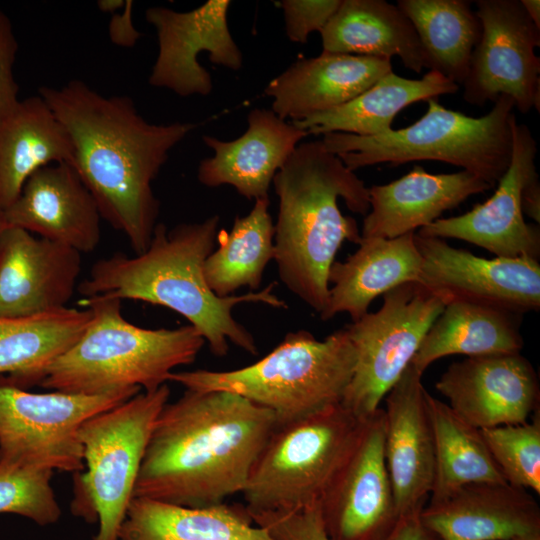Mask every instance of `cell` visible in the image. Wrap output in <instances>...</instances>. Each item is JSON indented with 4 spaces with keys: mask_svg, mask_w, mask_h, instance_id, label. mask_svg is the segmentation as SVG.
Instances as JSON below:
<instances>
[{
    "mask_svg": "<svg viewBox=\"0 0 540 540\" xmlns=\"http://www.w3.org/2000/svg\"><path fill=\"white\" fill-rule=\"evenodd\" d=\"M126 1L122 0H101L98 7L101 11L115 14L119 9L124 8Z\"/></svg>",
    "mask_w": 540,
    "mask_h": 540,
    "instance_id": "obj_44",
    "label": "cell"
},
{
    "mask_svg": "<svg viewBox=\"0 0 540 540\" xmlns=\"http://www.w3.org/2000/svg\"><path fill=\"white\" fill-rule=\"evenodd\" d=\"M391 71L386 58L322 51L297 59L264 93L277 116L297 122L351 101Z\"/></svg>",
    "mask_w": 540,
    "mask_h": 540,
    "instance_id": "obj_23",
    "label": "cell"
},
{
    "mask_svg": "<svg viewBox=\"0 0 540 540\" xmlns=\"http://www.w3.org/2000/svg\"><path fill=\"white\" fill-rule=\"evenodd\" d=\"M218 224L217 215L170 230L158 223L144 252L131 257L117 252L97 260L77 290L82 298L130 299L171 309L188 320L217 357L227 355L229 341L256 355L255 338L235 319L233 308L242 303L275 308H287V304L273 293L274 282L259 292L228 297L214 294L203 266L213 251Z\"/></svg>",
    "mask_w": 540,
    "mask_h": 540,
    "instance_id": "obj_3",
    "label": "cell"
},
{
    "mask_svg": "<svg viewBox=\"0 0 540 540\" xmlns=\"http://www.w3.org/2000/svg\"><path fill=\"white\" fill-rule=\"evenodd\" d=\"M121 300L82 298L92 319L78 340L51 361L36 385L52 391L100 395L139 388L153 391L176 367L193 363L204 339L191 325L147 329L130 323Z\"/></svg>",
    "mask_w": 540,
    "mask_h": 540,
    "instance_id": "obj_5",
    "label": "cell"
},
{
    "mask_svg": "<svg viewBox=\"0 0 540 540\" xmlns=\"http://www.w3.org/2000/svg\"><path fill=\"white\" fill-rule=\"evenodd\" d=\"M422 375L410 363L386 397L384 455L399 518L422 511L434 481V438Z\"/></svg>",
    "mask_w": 540,
    "mask_h": 540,
    "instance_id": "obj_19",
    "label": "cell"
},
{
    "mask_svg": "<svg viewBox=\"0 0 540 540\" xmlns=\"http://www.w3.org/2000/svg\"><path fill=\"white\" fill-rule=\"evenodd\" d=\"M131 8L132 2L126 1L124 13L113 14L109 31L112 41L117 45L132 46L141 37L133 26Z\"/></svg>",
    "mask_w": 540,
    "mask_h": 540,
    "instance_id": "obj_40",
    "label": "cell"
},
{
    "mask_svg": "<svg viewBox=\"0 0 540 540\" xmlns=\"http://www.w3.org/2000/svg\"><path fill=\"white\" fill-rule=\"evenodd\" d=\"M279 200L275 225L277 272L285 287L317 313L329 296L328 275L344 241L359 244L353 213L370 209L369 188L322 140L301 142L273 179Z\"/></svg>",
    "mask_w": 540,
    "mask_h": 540,
    "instance_id": "obj_4",
    "label": "cell"
},
{
    "mask_svg": "<svg viewBox=\"0 0 540 540\" xmlns=\"http://www.w3.org/2000/svg\"><path fill=\"white\" fill-rule=\"evenodd\" d=\"M341 0H282L285 32L290 41L305 44L312 32H321Z\"/></svg>",
    "mask_w": 540,
    "mask_h": 540,
    "instance_id": "obj_38",
    "label": "cell"
},
{
    "mask_svg": "<svg viewBox=\"0 0 540 540\" xmlns=\"http://www.w3.org/2000/svg\"><path fill=\"white\" fill-rule=\"evenodd\" d=\"M308 135L271 109L254 108L240 137L230 141L202 137L213 155L199 163L197 179L207 187L230 185L248 200L268 198L276 173Z\"/></svg>",
    "mask_w": 540,
    "mask_h": 540,
    "instance_id": "obj_21",
    "label": "cell"
},
{
    "mask_svg": "<svg viewBox=\"0 0 540 540\" xmlns=\"http://www.w3.org/2000/svg\"><path fill=\"white\" fill-rule=\"evenodd\" d=\"M523 214L527 215L538 225L540 223V183L538 176L530 180L521 194Z\"/></svg>",
    "mask_w": 540,
    "mask_h": 540,
    "instance_id": "obj_42",
    "label": "cell"
},
{
    "mask_svg": "<svg viewBox=\"0 0 540 540\" xmlns=\"http://www.w3.org/2000/svg\"><path fill=\"white\" fill-rule=\"evenodd\" d=\"M537 143L530 129L512 121V153L509 166L494 194L463 215L439 218L417 234L453 238L482 247L497 257H529L539 261V225L527 223L521 206L526 184L538 176Z\"/></svg>",
    "mask_w": 540,
    "mask_h": 540,
    "instance_id": "obj_16",
    "label": "cell"
},
{
    "mask_svg": "<svg viewBox=\"0 0 540 540\" xmlns=\"http://www.w3.org/2000/svg\"><path fill=\"white\" fill-rule=\"evenodd\" d=\"M229 0H209L185 12L167 7L147 9L146 20L156 30L158 54L149 84L181 97L207 96L212 92L210 73L199 63L202 52L224 68L238 71L243 55L228 26Z\"/></svg>",
    "mask_w": 540,
    "mask_h": 540,
    "instance_id": "obj_15",
    "label": "cell"
},
{
    "mask_svg": "<svg viewBox=\"0 0 540 540\" xmlns=\"http://www.w3.org/2000/svg\"><path fill=\"white\" fill-rule=\"evenodd\" d=\"M245 507L222 503L192 508L134 497L119 540H274Z\"/></svg>",
    "mask_w": 540,
    "mask_h": 540,
    "instance_id": "obj_29",
    "label": "cell"
},
{
    "mask_svg": "<svg viewBox=\"0 0 540 540\" xmlns=\"http://www.w3.org/2000/svg\"><path fill=\"white\" fill-rule=\"evenodd\" d=\"M74 164L69 133L40 96L22 99L0 122V208L5 210L37 170Z\"/></svg>",
    "mask_w": 540,
    "mask_h": 540,
    "instance_id": "obj_26",
    "label": "cell"
},
{
    "mask_svg": "<svg viewBox=\"0 0 540 540\" xmlns=\"http://www.w3.org/2000/svg\"><path fill=\"white\" fill-rule=\"evenodd\" d=\"M81 253L8 226L0 234V317L64 309L78 287Z\"/></svg>",
    "mask_w": 540,
    "mask_h": 540,
    "instance_id": "obj_18",
    "label": "cell"
},
{
    "mask_svg": "<svg viewBox=\"0 0 540 540\" xmlns=\"http://www.w3.org/2000/svg\"><path fill=\"white\" fill-rule=\"evenodd\" d=\"M433 534L423 525L420 513L399 518L385 540H433Z\"/></svg>",
    "mask_w": 540,
    "mask_h": 540,
    "instance_id": "obj_41",
    "label": "cell"
},
{
    "mask_svg": "<svg viewBox=\"0 0 540 540\" xmlns=\"http://www.w3.org/2000/svg\"><path fill=\"white\" fill-rule=\"evenodd\" d=\"M422 46L426 68L463 83L481 23L467 0H398Z\"/></svg>",
    "mask_w": 540,
    "mask_h": 540,
    "instance_id": "obj_33",
    "label": "cell"
},
{
    "mask_svg": "<svg viewBox=\"0 0 540 540\" xmlns=\"http://www.w3.org/2000/svg\"><path fill=\"white\" fill-rule=\"evenodd\" d=\"M39 95L69 133L73 167L101 217L127 238L135 254L144 252L160 207L152 182L197 124L149 123L131 98L106 97L79 80L60 88L43 86Z\"/></svg>",
    "mask_w": 540,
    "mask_h": 540,
    "instance_id": "obj_1",
    "label": "cell"
},
{
    "mask_svg": "<svg viewBox=\"0 0 540 540\" xmlns=\"http://www.w3.org/2000/svg\"><path fill=\"white\" fill-rule=\"evenodd\" d=\"M320 34L323 51L389 60L397 56L416 73L426 68L412 23L385 0H341Z\"/></svg>",
    "mask_w": 540,
    "mask_h": 540,
    "instance_id": "obj_27",
    "label": "cell"
},
{
    "mask_svg": "<svg viewBox=\"0 0 540 540\" xmlns=\"http://www.w3.org/2000/svg\"><path fill=\"white\" fill-rule=\"evenodd\" d=\"M249 515L253 523L266 529L274 540H331L322 520L320 503L296 511L256 512Z\"/></svg>",
    "mask_w": 540,
    "mask_h": 540,
    "instance_id": "obj_37",
    "label": "cell"
},
{
    "mask_svg": "<svg viewBox=\"0 0 540 540\" xmlns=\"http://www.w3.org/2000/svg\"><path fill=\"white\" fill-rule=\"evenodd\" d=\"M440 540H507L540 532V512L526 489L508 483L464 485L420 512Z\"/></svg>",
    "mask_w": 540,
    "mask_h": 540,
    "instance_id": "obj_22",
    "label": "cell"
},
{
    "mask_svg": "<svg viewBox=\"0 0 540 540\" xmlns=\"http://www.w3.org/2000/svg\"><path fill=\"white\" fill-rule=\"evenodd\" d=\"M91 319L88 307L0 317V376L23 389L36 385L42 370L78 340Z\"/></svg>",
    "mask_w": 540,
    "mask_h": 540,
    "instance_id": "obj_31",
    "label": "cell"
},
{
    "mask_svg": "<svg viewBox=\"0 0 540 540\" xmlns=\"http://www.w3.org/2000/svg\"><path fill=\"white\" fill-rule=\"evenodd\" d=\"M426 101V113L408 127L376 136L332 132L321 140L353 172L381 163L435 160L461 167L494 187L511 160L513 100L501 95L487 114L476 118L444 107L437 98Z\"/></svg>",
    "mask_w": 540,
    "mask_h": 540,
    "instance_id": "obj_7",
    "label": "cell"
},
{
    "mask_svg": "<svg viewBox=\"0 0 540 540\" xmlns=\"http://www.w3.org/2000/svg\"><path fill=\"white\" fill-rule=\"evenodd\" d=\"M521 314L464 301L447 303L421 342L411 364L422 374L437 359L518 353L523 348Z\"/></svg>",
    "mask_w": 540,
    "mask_h": 540,
    "instance_id": "obj_30",
    "label": "cell"
},
{
    "mask_svg": "<svg viewBox=\"0 0 540 540\" xmlns=\"http://www.w3.org/2000/svg\"><path fill=\"white\" fill-rule=\"evenodd\" d=\"M4 211L9 226L67 246L94 251L101 240L97 203L75 168L68 163L45 166L25 182Z\"/></svg>",
    "mask_w": 540,
    "mask_h": 540,
    "instance_id": "obj_20",
    "label": "cell"
},
{
    "mask_svg": "<svg viewBox=\"0 0 540 540\" xmlns=\"http://www.w3.org/2000/svg\"><path fill=\"white\" fill-rule=\"evenodd\" d=\"M435 387L458 416L478 429L527 422L540 391L535 369L520 352L453 362Z\"/></svg>",
    "mask_w": 540,
    "mask_h": 540,
    "instance_id": "obj_17",
    "label": "cell"
},
{
    "mask_svg": "<svg viewBox=\"0 0 540 540\" xmlns=\"http://www.w3.org/2000/svg\"><path fill=\"white\" fill-rule=\"evenodd\" d=\"M422 257L419 284L445 305L464 301L523 315L540 309V264L529 257L486 259L444 239L414 235Z\"/></svg>",
    "mask_w": 540,
    "mask_h": 540,
    "instance_id": "obj_13",
    "label": "cell"
},
{
    "mask_svg": "<svg viewBox=\"0 0 540 540\" xmlns=\"http://www.w3.org/2000/svg\"><path fill=\"white\" fill-rule=\"evenodd\" d=\"M505 481L540 494V419L480 429Z\"/></svg>",
    "mask_w": 540,
    "mask_h": 540,
    "instance_id": "obj_35",
    "label": "cell"
},
{
    "mask_svg": "<svg viewBox=\"0 0 540 540\" xmlns=\"http://www.w3.org/2000/svg\"><path fill=\"white\" fill-rule=\"evenodd\" d=\"M415 232L396 238H361L358 249L344 261H334L329 275V296L322 320L339 313L352 322L366 313L372 301L408 282H419L422 257Z\"/></svg>",
    "mask_w": 540,
    "mask_h": 540,
    "instance_id": "obj_25",
    "label": "cell"
},
{
    "mask_svg": "<svg viewBox=\"0 0 540 540\" xmlns=\"http://www.w3.org/2000/svg\"><path fill=\"white\" fill-rule=\"evenodd\" d=\"M444 301L417 282L383 294L381 308L347 325L356 363L341 404L367 418L411 363Z\"/></svg>",
    "mask_w": 540,
    "mask_h": 540,
    "instance_id": "obj_11",
    "label": "cell"
},
{
    "mask_svg": "<svg viewBox=\"0 0 540 540\" xmlns=\"http://www.w3.org/2000/svg\"><path fill=\"white\" fill-rule=\"evenodd\" d=\"M169 396L167 383L139 392L79 427L86 472L74 473L72 512L99 522L92 540H119L149 438Z\"/></svg>",
    "mask_w": 540,
    "mask_h": 540,
    "instance_id": "obj_9",
    "label": "cell"
},
{
    "mask_svg": "<svg viewBox=\"0 0 540 540\" xmlns=\"http://www.w3.org/2000/svg\"><path fill=\"white\" fill-rule=\"evenodd\" d=\"M434 438V481L429 504L458 488L482 482L507 483L481 433L451 407L426 394Z\"/></svg>",
    "mask_w": 540,
    "mask_h": 540,
    "instance_id": "obj_34",
    "label": "cell"
},
{
    "mask_svg": "<svg viewBox=\"0 0 540 540\" xmlns=\"http://www.w3.org/2000/svg\"><path fill=\"white\" fill-rule=\"evenodd\" d=\"M355 363L345 327L323 340L299 330L288 333L251 365L229 371L172 372L168 381L190 390L237 394L272 411L279 426L340 404Z\"/></svg>",
    "mask_w": 540,
    "mask_h": 540,
    "instance_id": "obj_6",
    "label": "cell"
},
{
    "mask_svg": "<svg viewBox=\"0 0 540 540\" xmlns=\"http://www.w3.org/2000/svg\"><path fill=\"white\" fill-rule=\"evenodd\" d=\"M365 419L340 403L276 426L242 492L248 513L296 511L319 504Z\"/></svg>",
    "mask_w": 540,
    "mask_h": 540,
    "instance_id": "obj_8",
    "label": "cell"
},
{
    "mask_svg": "<svg viewBox=\"0 0 540 540\" xmlns=\"http://www.w3.org/2000/svg\"><path fill=\"white\" fill-rule=\"evenodd\" d=\"M140 390L129 388L100 395L33 393L0 376V464L82 472L83 447L78 439L81 424Z\"/></svg>",
    "mask_w": 540,
    "mask_h": 540,
    "instance_id": "obj_10",
    "label": "cell"
},
{
    "mask_svg": "<svg viewBox=\"0 0 540 540\" xmlns=\"http://www.w3.org/2000/svg\"><path fill=\"white\" fill-rule=\"evenodd\" d=\"M507 540H540V532H535V533H531V534H527V535H523V536H519V537L507 539Z\"/></svg>",
    "mask_w": 540,
    "mask_h": 540,
    "instance_id": "obj_45",
    "label": "cell"
},
{
    "mask_svg": "<svg viewBox=\"0 0 540 540\" xmlns=\"http://www.w3.org/2000/svg\"><path fill=\"white\" fill-rule=\"evenodd\" d=\"M384 409L367 417L360 435L320 501L331 540H385L397 524L384 455Z\"/></svg>",
    "mask_w": 540,
    "mask_h": 540,
    "instance_id": "obj_14",
    "label": "cell"
},
{
    "mask_svg": "<svg viewBox=\"0 0 540 540\" xmlns=\"http://www.w3.org/2000/svg\"><path fill=\"white\" fill-rule=\"evenodd\" d=\"M277 426L269 409L227 391L186 389L153 427L133 498L203 508L242 493Z\"/></svg>",
    "mask_w": 540,
    "mask_h": 540,
    "instance_id": "obj_2",
    "label": "cell"
},
{
    "mask_svg": "<svg viewBox=\"0 0 540 540\" xmlns=\"http://www.w3.org/2000/svg\"><path fill=\"white\" fill-rule=\"evenodd\" d=\"M476 15L481 36L475 46L463 85V99L472 105L509 96L522 113L539 111L540 28L520 0H478Z\"/></svg>",
    "mask_w": 540,
    "mask_h": 540,
    "instance_id": "obj_12",
    "label": "cell"
},
{
    "mask_svg": "<svg viewBox=\"0 0 540 540\" xmlns=\"http://www.w3.org/2000/svg\"><path fill=\"white\" fill-rule=\"evenodd\" d=\"M493 186L468 171L431 174L415 165L403 177L369 188L361 238H396L428 226L471 195Z\"/></svg>",
    "mask_w": 540,
    "mask_h": 540,
    "instance_id": "obj_24",
    "label": "cell"
},
{
    "mask_svg": "<svg viewBox=\"0 0 540 540\" xmlns=\"http://www.w3.org/2000/svg\"><path fill=\"white\" fill-rule=\"evenodd\" d=\"M458 90V84L437 71L429 70L421 79L391 71L351 101L292 123L309 135L342 132L376 136L391 131L394 118L407 106Z\"/></svg>",
    "mask_w": 540,
    "mask_h": 540,
    "instance_id": "obj_28",
    "label": "cell"
},
{
    "mask_svg": "<svg viewBox=\"0 0 540 540\" xmlns=\"http://www.w3.org/2000/svg\"><path fill=\"white\" fill-rule=\"evenodd\" d=\"M7 221L5 219L4 211L0 208V234L2 231L8 227Z\"/></svg>",
    "mask_w": 540,
    "mask_h": 540,
    "instance_id": "obj_46",
    "label": "cell"
},
{
    "mask_svg": "<svg viewBox=\"0 0 540 540\" xmlns=\"http://www.w3.org/2000/svg\"><path fill=\"white\" fill-rule=\"evenodd\" d=\"M18 42L9 17L0 11V122L20 101L14 77Z\"/></svg>",
    "mask_w": 540,
    "mask_h": 540,
    "instance_id": "obj_39",
    "label": "cell"
},
{
    "mask_svg": "<svg viewBox=\"0 0 540 540\" xmlns=\"http://www.w3.org/2000/svg\"><path fill=\"white\" fill-rule=\"evenodd\" d=\"M269 204V198L256 199L246 216H236L229 232L218 231L219 246L203 266L206 283L215 295L228 297L240 288L260 286L266 266L275 257Z\"/></svg>",
    "mask_w": 540,
    "mask_h": 540,
    "instance_id": "obj_32",
    "label": "cell"
},
{
    "mask_svg": "<svg viewBox=\"0 0 540 540\" xmlns=\"http://www.w3.org/2000/svg\"><path fill=\"white\" fill-rule=\"evenodd\" d=\"M524 10L532 22L540 28V1L539 0H520Z\"/></svg>",
    "mask_w": 540,
    "mask_h": 540,
    "instance_id": "obj_43",
    "label": "cell"
},
{
    "mask_svg": "<svg viewBox=\"0 0 540 540\" xmlns=\"http://www.w3.org/2000/svg\"><path fill=\"white\" fill-rule=\"evenodd\" d=\"M53 471L0 464V514L26 517L40 526L56 523L61 508L51 486Z\"/></svg>",
    "mask_w": 540,
    "mask_h": 540,
    "instance_id": "obj_36",
    "label": "cell"
}]
</instances>
